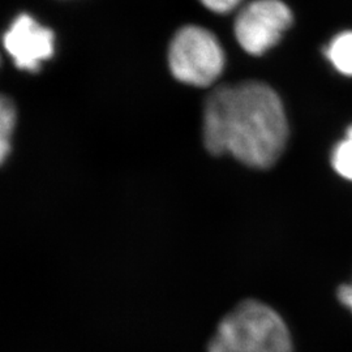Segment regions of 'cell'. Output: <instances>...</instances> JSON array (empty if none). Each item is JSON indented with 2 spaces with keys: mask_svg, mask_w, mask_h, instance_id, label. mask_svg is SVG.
<instances>
[{
  "mask_svg": "<svg viewBox=\"0 0 352 352\" xmlns=\"http://www.w3.org/2000/svg\"><path fill=\"white\" fill-rule=\"evenodd\" d=\"M287 115L277 91L260 81L221 85L204 104L202 141L215 157L252 168L277 164L289 142Z\"/></svg>",
  "mask_w": 352,
  "mask_h": 352,
  "instance_id": "obj_1",
  "label": "cell"
},
{
  "mask_svg": "<svg viewBox=\"0 0 352 352\" xmlns=\"http://www.w3.org/2000/svg\"><path fill=\"white\" fill-rule=\"evenodd\" d=\"M201 3L214 12L225 13L234 10L240 0H201Z\"/></svg>",
  "mask_w": 352,
  "mask_h": 352,
  "instance_id": "obj_9",
  "label": "cell"
},
{
  "mask_svg": "<svg viewBox=\"0 0 352 352\" xmlns=\"http://www.w3.org/2000/svg\"><path fill=\"white\" fill-rule=\"evenodd\" d=\"M331 166L338 175L352 182V126L331 151Z\"/></svg>",
  "mask_w": 352,
  "mask_h": 352,
  "instance_id": "obj_8",
  "label": "cell"
},
{
  "mask_svg": "<svg viewBox=\"0 0 352 352\" xmlns=\"http://www.w3.org/2000/svg\"><path fill=\"white\" fill-rule=\"evenodd\" d=\"M17 123V109L12 100L3 97L0 102V160L6 164L12 151V138Z\"/></svg>",
  "mask_w": 352,
  "mask_h": 352,
  "instance_id": "obj_6",
  "label": "cell"
},
{
  "mask_svg": "<svg viewBox=\"0 0 352 352\" xmlns=\"http://www.w3.org/2000/svg\"><path fill=\"white\" fill-rule=\"evenodd\" d=\"M337 296H338L340 304L344 308H347L352 315V283L342 285L337 291Z\"/></svg>",
  "mask_w": 352,
  "mask_h": 352,
  "instance_id": "obj_10",
  "label": "cell"
},
{
  "mask_svg": "<svg viewBox=\"0 0 352 352\" xmlns=\"http://www.w3.org/2000/svg\"><path fill=\"white\" fill-rule=\"evenodd\" d=\"M208 352H294V342L274 308L247 299L221 320Z\"/></svg>",
  "mask_w": 352,
  "mask_h": 352,
  "instance_id": "obj_2",
  "label": "cell"
},
{
  "mask_svg": "<svg viewBox=\"0 0 352 352\" xmlns=\"http://www.w3.org/2000/svg\"><path fill=\"white\" fill-rule=\"evenodd\" d=\"M54 33L32 16L20 14L4 34V47L19 69L37 72L54 55Z\"/></svg>",
  "mask_w": 352,
  "mask_h": 352,
  "instance_id": "obj_5",
  "label": "cell"
},
{
  "mask_svg": "<svg viewBox=\"0 0 352 352\" xmlns=\"http://www.w3.org/2000/svg\"><path fill=\"white\" fill-rule=\"evenodd\" d=\"M327 56L342 75L352 76V32L334 38L327 47Z\"/></svg>",
  "mask_w": 352,
  "mask_h": 352,
  "instance_id": "obj_7",
  "label": "cell"
},
{
  "mask_svg": "<svg viewBox=\"0 0 352 352\" xmlns=\"http://www.w3.org/2000/svg\"><path fill=\"white\" fill-rule=\"evenodd\" d=\"M168 65L177 81L206 88L222 74L225 54L209 30L201 26H186L176 33L170 45Z\"/></svg>",
  "mask_w": 352,
  "mask_h": 352,
  "instance_id": "obj_3",
  "label": "cell"
},
{
  "mask_svg": "<svg viewBox=\"0 0 352 352\" xmlns=\"http://www.w3.org/2000/svg\"><path fill=\"white\" fill-rule=\"evenodd\" d=\"M292 23V13L280 0H256L241 10L235 21V37L252 55L274 47Z\"/></svg>",
  "mask_w": 352,
  "mask_h": 352,
  "instance_id": "obj_4",
  "label": "cell"
}]
</instances>
